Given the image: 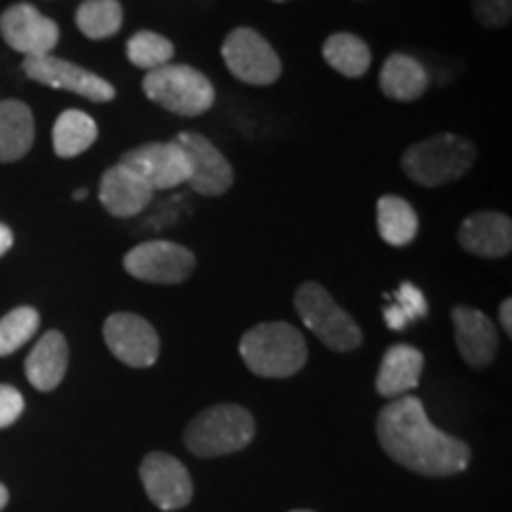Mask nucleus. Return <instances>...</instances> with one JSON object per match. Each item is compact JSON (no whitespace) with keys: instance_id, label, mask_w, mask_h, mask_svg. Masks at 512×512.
<instances>
[{"instance_id":"nucleus-12","label":"nucleus","mask_w":512,"mask_h":512,"mask_svg":"<svg viewBox=\"0 0 512 512\" xmlns=\"http://www.w3.org/2000/svg\"><path fill=\"white\" fill-rule=\"evenodd\" d=\"M0 36L24 57H41L50 55V50L57 46L60 29L34 5L17 3L0 15Z\"/></svg>"},{"instance_id":"nucleus-31","label":"nucleus","mask_w":512,"mask_h":512,"mask_svg":"<svg viewBox=\"0 0 512 512\" xmlns=\"http://www.w3.org/2000/svg\"><path fill=\"white\" fill-rule=\"evenodd\" d=\"M12 242H15V235H12V230L5 226V223H0V256H5L10 252Z\"/></svg>"},{"instance_id":"nucleus-19","label":"nucleus","mask_w":512,"mask_h":512,"mask_svg":"<svg viewBox=\"0 0 512 512\" xmlns=\"http://www.w3.org/2000/svg\"><path fill=\"white\" fill-rule=\"evenodd\" d=\"M69 366V347L67 339L62 332L50 330L36 342V347L31 349L24 363L27 370V380L34 384L38 392H53L64 380Z\"/></svg>"},{"instance_id":"nucleus-23","label":"nucleus","mask_w":512,"mask_h":512,"mask_svg":"<svg viewBox=\"0 0 512 512\" xmlns=\"http://www.w3.org/2000/svg\"><path fill=\"white\" fill-rule=\"evenodd\" d=\"M95 140H98V124L86 112L67 110L57 117L53 126V147L57 157H79Z\"/></svg>"},{"instance_id":"nucleus-2","label":"nucleus","mask_w":512,"mask_h":512,"mask_svg":"<svg viewBox=\"0 0 512 512\" xmlns=\"http://www.w3.org/2000/svg\"><path fill=\"white\" fill-rule=\"evenodd\" d=\"M240 356L259 377H292L304 368L309 349L302 332L290 323H261L247 330L240 342Z\"/></svg>"},{"instance_id":"nucleus-4","label":"nucleus","mask_w":512,"mask_h":512,"mask_svg":"<svg viewBox=\"0 0 512 512\" xmlns=\"http://www.w3.org/2000/svg\"><path fill=\"white\" fill-rule=\"evenodd\" d=\"M256 425L252 413L235 403H221L190 420L185 427V446L200 458H216L238 453L254 439Z\"/></svg>"},{"instance_id":"nucleus-1","label":"nucleus","mask_w":512,"mask_h":512,"mask_svg":"<svg viewBox=\"0 0 512 512\" xmlns=\"http://www.w3.org/2000/svg\"><path fill=\"white\" fill-rule=\"evenodd\" d=\"M377 439L389 458L427 477H448L470 465V446L441 432L418 396H399L380 411Z\"/></svg>"},{"instance_id":"nucleus-28","label":"nucleus","mask_w":512,"mask_h":512,"mask_svg":"<svg viewBox=\"0 0 512 512\" xmlns=\"http://www.w3.org/2000/svg\"><path fill=\"white\" fill-rule=\"evenodd\" d=\"M41 316L31 306H19L0 318V356L15 354L36 335Z\"/></svg>"},{"instance_id":"nucleus-25","label":"nucleus","mask_w":512,"mask_h":512,"mask_svg":"<svg viewBox=\"0 0 512 512\" xmlns=\"http://www.w3.org/2000/svg\"><path fill=\"white\" fill-rule=\"evenodd\" d=\"M121 24H124V8L119 0H86L76 10V27L93 41L114 36Z\"/></svg>"},{"instance_id":"nucleus-24","label":"nucleus","mask_w":512,"mask_h":512,"mask_svg":"<svg viewBox=\"0 0 512 512\" xmlns=\"http://www.w3.org/2000/svg\"><path fill=\"white\" fill-rule=\"evenodd\" d=\"M323 57L335 72L349 79H358L370 69L373 62V53H370L368 43L361 36L347 34V31H339L332 34L323 46Z\"/></svg>"},{"instance_id":"nucleus-16","label":"nucleus","mask_w":512,"mask_h":512,"mask_svg":"<svg viewBox=\"0 0 512 512\" xmlns=\"http://www.w3.org/2000/svg\"><path fill=\"white\" fill-rule=\"evenodd\" d=\"M453 325H456V344L467 366L486 368L496 358L498 332L489 316L470 306L453 309Z\"/></svg>"},{"instance_id":"nucleus-14","label":"nucleus","mask_w":512,"mask_h":512,"mask_svg":"<svg viewBox=\"0 0 512 512\" xmlns=\"http://www.w3.org/2000/svg\"><path fill=\"white\" fill-rule=\"evenodd\" d=\"M140 482H143L150 501L159 510H181L192 501V479L181 460L169 453L155 451L140 463Z\"/></svg>"},{"instance_id":"nucleus-9","label":"nucleus","mask_w":512,"mask_h":512,"mask_svg":"<svg viewBox=\"0 0 512 512\" xmlns=\"http://www.w3.org/2000/svg\"><path fill=\"white\" fill-rule=\"evenodd\" d=\"M24 74L29 79L48 88H57V91H69L81 95V98L93 102H110L114 100V86L105 81L102 76L88 72V69L79 67V64L60 60L55 55H41V57H24L22 62Z\"/></svg>"},{"instance_id":"nucleus-35","label":"nucleus","mask_w":512,"mask_h":512,"mask_svg":"<svg viewBox=\"0 0 512 512\" xmlns=\"http://www.w3.org/2000/svg\"><path fill=\"white\" fill-rule=\"evenodd\" d=\"M292 512H311V510H292Z\"/></svg>"},{"instance_id":"nucleus-34","label":"nucleus","mask_w":512,"mask_h":512,"mask_svg":"<svg viewBox=\"0 0 512 512\" xmlns=\"http://www.w3.org/2000/svg\"><path fill=\"white\" fill-rule=\"evenodd\" d=\"M88 197V190L86 188H79V190H74V200L79 202V200H86Z\"/></svg>"},{"instance_id":"nucleus-30","label":"nucleus","mask_w":512,"mask_h":512,"mask_svg":"<svg viewBox=\"0 0 512 512\" xmlns=\"http://www.w3.org/2000/svg\"><path fill=\"white\" fill-rule=\"evenodd\" d=\"M24 413V396L10 384H0V430L17 422Z\"/></svg>"},{"instance_id":"nucleus-21","label":"nucleus","mask_w":512,"mask_h":512,"mask_svg":"<svg viewBox=\"0 0 512 512\" xmlns=\"http://www.w3.org/2000/svg\"><path fill=\"white\" fill-rule=\"evenodd\" d=\"M34 114L22 100L0 102V162L10 164L29 155L34 145Z\"/></svg>"},{"instance_id":"nucleus-3","label":"nucleus","mask_w":512,"mask_h":512,"mask_svg":"<svg viewBox=\"0 0 512 512\" xmlns=\"http://www.w3.org/2000/svg\"><path fill=\"white\" fill-rule=\"evenodd\" d=\"M477 159V150L470 140L439 133L427 140H420L403 152L401 166L413 183L425 188L456 183L472 169Z\"/></svg>"},{"instance_id":"nucleus-20","label":"nucleus","mask_w":512,"mask_h":512,"mask_svg":"<svg viewBox=\"0 0 512 512\" xmlns=\"http://www.w3.org/2000/svg\"><path fill=\"white\" fill-rule=\"evenodd\" d=\"M427 86H430V72L413 55L394 53L382 64L380 88L389 100L413 102L425 95Z\"/></svg>"},{"instance_id":"nucleus-32","label":"nucleus","mask_w":512,"mask_h":512,"mask_svg":"<svg viewBox=\"0 0 512 512\" xmlns=\"http://www.w3.org/2000/svg\"><path fill=\"white\" fill-rule=\"evenodd\" d=\"M501 323H503V330L512 332V299H505V302L501 304Z\"/></svg>"},{"instance_id":"nucleus-27","label":"nucleus","mask_w":512,"mask_h":512,"mask_svg":"<svg viewBox=\"0 0 512 512\" xmlns=\"http://www.w3.org/2000/svg\"><path fill=\"white\" fill-rule=\"evenodd\" d=\"M126 55L128 62L136 64L138 69H152L164 67V64H171V57H174V43L162 34H155V31H138L136 36L128 38L126 43Z\"/></svg>"},{"instance_id":"nucleus-5","label":"nucleus","mask_w":512,"mask_h":512,"mask_svg":"<svg viewBox=\"0 0 512 512\" xmlns=\"http://www.w3.org/2000/svg\"><path fill=\"white\" fill-rule=\"evenodd\" d=\"M143 91L164 110L181 117H200L214 107L216 93L200 69L188 64H164L145 74Z\"/></svg>"},{"instance_id":"nucleus-6","label":"nucleus","mask_w":512,"mask_h":512,"mask_svg":"<svg viewBox=\"0 0 512 512\" xmlns=\"http://www.w3.org/2000/svg\"><path fill=\"white\" fill-rule=\"evenodd\" d=\"M294 309L304 325L332 351H351L363 342L356 320L318 283H304L294 294Z\"/></svg>"},{"instance_id":"nucleus-15","label":"nucleus","mask_w":512,"mask_h":512,"mask_svg":"<svg viewBox=\"0 0 512 512\" xmlns=\"http://www.w3.org/2000/svg\"><path fill=\"white\" fill-rule=\"evenodd\" d=\"M458 245L482 259H501L512 249V223L498 211H479L467 216L458 230Z\"/></svg>"},{"instance_id":"nucleus-7","label":"nucleus","mask_w":512,"mask_h":512,"mask_svg":"<svg viewBox=\"0 0 512 512\" xmlns=\"http://www.w3.org/2000/svg\"><path fill=\"white\" fill-rule=\"evenodd\" d=\"M221 55L230 74L249 86H271L283 74V64L271 43L249 27L230 31Z\"/></svg>"},{"instance_id":"nucleus-36","label":"nucleus","mask_w":512,"mask_h":512,"mask_svg":"<svg viewBox=\"0 0 512 512\" xmlns=\"http://www.w3.org/2000/svg\"><path fill=\"white\" fill-rule=\"evenodd\" d=\"M273 3H285V0H273Z\"/></svg>"},{"instance_id":"nucleus-11","label":"nucleus","mask_w":512,"mask_h":512,"mask_svg":"<svg viewBox=\"0 0 512 512\" xmlns=\"http://www.w3.org/2000/svg\"><path fill=\"white\" fill-rule=\"evenodd\" d=\"M176 143L181 145L185 159H188V185L195 192L207 197L223 195L233 185V166L221 150L204 138L202 133L183 131L176 136Z\"/></svg>"},{"instance_id":"nucleus-13","label":"nucleus","mask_w":512,"mask_h":512,"mask_svg":"<svg viewBox=\"0 0 512 512\" xmlns=\"http://www.w3.org/2000/svg\"><path fill=\"white\" fill-rule=\"evenodd\" d=\"M107 347L121 363L131 368H150L159 356V335L143 316L136 313H112L105 320Z\"/></svg>"},{"instance_id":"nucleus-17","label":"nucleus","mask_w":512,"mask_h":512,"mask_svg":"<svg viewBox=\"0 0 512 512\" xmlns=\"http://www.w3.org/2000/svg\"><path fill=\"white\" fill-rule=\"evenodd\" d=\"M152 195L155 190L121 164H114L100 178V204L107 214L117 216V219L138 216L140 211L150 207Z\"/></svg>"},{"instance_id":"nucleus-18","label":"nucleus","mask_w":512,"mask_h":512,"mask_svg":"<svg viewBox=\"0 0 512 512\" xmlns=\"http://www.w3.org/2000/svg\"><path fill=\"white\" fill-rule=\"evenodd\" d=\"M425 358L411 344H394L382 358L380 373H377L375 387L387 399H399L418 387Z\"/></svg>"},{"instance_id":"nucleus-10","label":"nucleus","mask_w":512,"mask_h":512,"mask_svg":"<svg viewBox=\"0 0 512 512\" xmlns=\"http://www.w3.org/2000/svg\"><path fill=\"white\" fill-rule=\"evenodd\" d=\"M121 166L133 171L152 190H174L188 183V159L176 143H145L124 152Z\"/></svg>"},{"instance_id":"nucleus-8","label":"nucleus","mask_w":512,"mask_h":512,"mask_svg":"<svg viewBox=\"0 0 512 512\" xmlns=\"http://www.w3.org/2000/svg\"><path fill=\"white\" fill-rule=\"evenodd\" d=\"M195 266V254L169 240L143 242L124 256V271L128 275L155 285L185 283L195 271Z\"/></svg>"},{"instance_id":"nucleus-26","label":"nucleus","mask_w":512,"mask_h":512,"mask_svg":"<svg viewBox=\"0 0 512 512\" xmlns=\"http://www.w3.org/2000/svg\"><path fill=\"white\" fill-rule=\"evenodd\" d=\"M387 302L389 304L384 306L382 316L387 328L392 330L408 328L415 320L425 318L430 313V304H427L425 294L413 283H401V287L394 294H387Z\"/></svg>"},{"instance_id":"nucleus-29","label":"nucleus","mask_w":512,"mask_h":512,"mask_svg":"<svg viewBox=\"0 0 512 512\" xmlns=\"http://www.w3.org/2000/svg\"><path fill=\"white\" fill-rule=\"evenodd\" d=\"M472 12L484 27L501 29L512 17V0H472Z\"/></svg>"},{"instance_id":"nucleus-33","label":"nucleus","mask_w":512,"mask_h":512,"mask_svg":"<svg viewBox=\"0 0 512 512\" xmlns=\"http://www.w3.org/2000/svg\"><path fill=\"white\" fill-rule=\"evenodd\" d=\"M8 501H10L8 489H5V484H0V510H3L5 505H8Z\"/></svg>"},{"instance_id":"nucleus-22","label":"nucleus","mask_w":512,"mask_h":512,"mask_svg":"<svg viewBox=\"0 0 512 512\" xmlns=\"http://www.w3.org/2000/svg\"><path fill=\"white\" fill-rule=\"evenodd\" d=\"M377 230L387 245L406 247L418 235V214L403 197L384 195L377 202Z\"/></svg>"}]
</instances>
